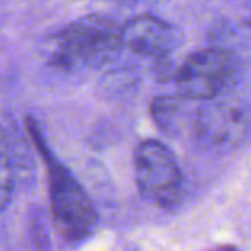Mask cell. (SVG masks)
<instances>
[{
  "label": "cell",
  "mask_w": 251,
  "mask_h": 251,
  "mask_svg": "<svg viewBox=\"0 0 251 251\" xmlns=\"http://www.w3.org/2000/svg\"><path fill=\"white\" fill-rule=\"evenodd\" d=\"M181 38L176 26L151 14L136 16L122 26L124 47L143 57H167L179 47Z\"/></svg>",
  "instance_id": "cell-6"
},
{
  "label": "cell",
  "mask_w": 251,
  "mask_h": 251,
  "mask_svg": "<svg viewBox=\"0 0 251 251\" xmlns=\"http://www.w3.org/2000/svg\"><path fill=\"white\" fill-rule=\"evenodd\" d=\"M122 28L110 18L88 14L67 23L47 40V57L64 71H97L119 59Z\"/></svg>",
  "instance_id": "cell-1"
},
{
  "label": "cell",
  "mask_w": 251,
  "mask_h": 251,
  "mask_svg": "<svg viewBox=\"0 0 251 251\" xmlns=\"http://www.w3.org/2000/svg\"><path fill=\"white\" fill-rule=\"evenodd\" d=\"M134 176L145 200L158 208H172L182 198L184 177L177 160L165 145L145 140L134 151Z\"/></svg>",
  "instance_id": "cell-4"
},
{
  "label": "cell",
  "mask_w": 251,
  "mask_h": 251,
  "mask_svg": "<svg viewBox=\"0 0 251 251\" xmlns=\"http://www.w3.org/2000/svg\"><path fill=\"white\" fill-rule=\"evenodd\" d=\"M239 76L234 53L224 49H201L191 53L176 73V88L186 100H210L229 93Z\"/></svg>",
  "instance_id": "cell-3"
},
{
  "label": "cell",
  "mask_w": 251,
  "mask_h": 251,
  "mask_svg": "<svg viewBox=\"0 0 251 251\" xmlns=\"http://www.w3.org/2000/svg\"><path fill=\"white\" fill-rule=\"evenodd\" d=\"M16 174H14V162H12L11 147L5 131L0 127V210L11 203L14 195Z\"/></svg>",
  "instance_id": "cell-7"
},
{
  "label": "cell",
  "mask_w": 251,
  "mask_h": 251,
  "mask_svg": "<svg viewBox=\"0 0 251 251\" xmlns=\"http://www.w3.org/2000/svg\"><path fill=\"white\" fill-rule=\"evenodd\" d=\"M28 131L47 167L50 219L53 230L67 244L84 243L97 229L98 219L93 201L73 172L53 157L33 119H28Z\"/></svg>",
  "instance_id": "cell-2"
},
{
  "label": "cell",
  "mask_w": 251,
  "mask_h": 251,
  "mask_svg": "<svg viewBox=\"0 0 251 251\" xmlns=\"http://www.w3.org/2000/svg\"><path fill=\"white\" fill-rule=\"evenodd\" d=\"M250 129V108L226 95L205 100L195 119V133L201 143L212 148L234 147Z\"/></svg>",
  "instance_id": "cell-5"
}]
</instances>
